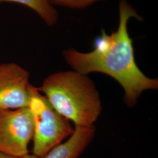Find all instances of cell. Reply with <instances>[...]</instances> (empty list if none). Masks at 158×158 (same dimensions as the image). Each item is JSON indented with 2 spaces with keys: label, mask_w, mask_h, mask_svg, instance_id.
I'll use <instances>...</instances> for the list:
<instances>
[{
  "label": "cell",
  "mask_w": 158,
  "mask_h": 158,
  "mask_svg": "<svg viewBox=\"0 0 158 158\" xmlns=\"http://www.w3.org/2000/svg\"><path fill=\"white\" fill-rule=\"evenodd\" d=\"M118 11L117 29L109 35L103 30L95 40L93 51L81 52L69 48L63 52V56L80 73L100 72L112 77L124 89L127 105L133 107L143 91L158 89V81L148 77L136 63L128 23L133 18L141 21L142 17L128 0L119 1Z\"/></svg>",
  "instance_id": "1"
},
{
  "label": "cell",
  "mask_w": 158,
  "mask_h": 158,
  "mask_svg": "<svg viewBox=\"0 0 158 158\" xmlns=\"http://www.w3.org/2000/svg\"><path fill=\"white\" fill-rule=\"evenodd\" d=\"M38 89L45 94L52 106L75 126L93 125L102 112L96 85L87 75L73 70L52 74Z\"/></svg>",
  "instance_id": "2"
},
{
  "label": "cell",
  "mask_w": 158,
  "mask_h": 158,
  "mask_svg": "<svg viewBox=\"0 0 158 158\" xmlns=\"http://www.w3.org/2000/svg\"><path fill=\"white\" fill-rule=\"evenodd\" d=\"M28 108L34 119L32 152L40 158L72 135L74 129L70 120L59 113L32 85Z\"/></svg>",
  "instance_id": "3"
},
{
  "label": "cell",
  "mask_w": 158,
  "mask_h": 158,
  "mask_svg": "<svg viewBox=\"0 0 158 158\" xmlns=\"http://www.w3.org/2000/svg\"><path fill=\"white\" fill-rule=\"evenodd\" d=\"M34 132L28 107L0 110V152L14 156L28 154Z\"/></svg>",
  "instance_id": "4"
},
{
  "label": "cell",
  "mask_w": 158,
  "mask_h": 158,
  "mask_svg": "<svg viewBox=\"0 0 158 158\" xmlns=\"http://www.w3.org/2000/svg\"><path fill=\"white\" fill-rule=\"evenodd\" d=\"M30 74L15 63L0 64V110L28 107Z\"/></svg>",
  "instance_id": "5"
},
{
  "label": "cell",
  "mask_w": 158,
  "mask_h": 158,
  "mask_svg": "<svg viewBox=\"0 0 158 158\" xmlns=\"http://www.w3.org/2000/svg\"><path fill=\"white\" fill-rule=\"evenodd\" d=\"M96 132L94 125L76 126L67 141L53 148L40 158H78L93 140Z\"/></svg>",
  "instance_id": "6"
},
{
  "label": "cell",
  "mask_w": 158,
  "mask_h": 158,
  "mask_svg": "<svg viewBox=\"0 0 158 158\" xmlns=\"http://www.w3.org/2000/svg\"><path fill=\"white\" fill-rule=\"evenodd\" d=\"M27 6L35 12L48 26H53L58 21V12L49 0H0Z\"/></svg>",
  "instance_id": "7"
},
{
  "label": "cell",
  "mask_w": 158,
  "mask_h": 158,
  "mask_svg": "<svg viewBox=\"0 0 158 158\" xmlns=\"http://www.w3.org/2000/svg\"><path fill=\"white\" fill-rule=\"evenodd\" d=\"M52 4L63 6L72 9H83L97 2L104 0H49Z\"/></svg>",
  "instance_id": "8"
},
{
  "label": "cell",
  "mask_w": 158,
  "mask_h": 158,
  "mask_svg": "<svg viewBox=\"0 0 158 158\" xmlns=\"http://www.w3.org/2000/svg\"><path fill=\"white\" fill-rule=\"evenodd\" d=\"M0 158H38L34 154H27L21 156H14L0 152Z\"/></svg>",
  "instance_id": "9"
}]
</instances>
